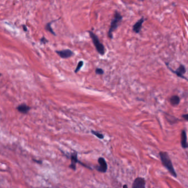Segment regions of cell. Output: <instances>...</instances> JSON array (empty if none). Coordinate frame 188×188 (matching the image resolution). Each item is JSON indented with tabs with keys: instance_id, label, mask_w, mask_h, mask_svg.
Segmentation results:
<instances>
[{
	"instance_id": "cell-9",
	"label": "cell",
	"mask_w": 188,
	"mask_h": 188,
	"mask_svg": "<svg viewBox=\"0 0 188 188\" xmlns=\"http://www.w3.org/2000/svg\"><path fill=\"white\" fill-rule=\"evenodd\" d=\"M144 21H145V18L143 17H142L133 25V30L134 32L136 34H138L141 32V29H142L143 23L144 22Z\"/></svg>"
},
{
	"instance_id": "cell-1",
	"label": "cell",
	"mask_w": 188,
	"mask_h": 188,
	"mask_svg": "<svg viewBox=\"0 0 188 188\" xmlns=\"http://www.w3.org/2000/svg\"><path fill=\"white\" fill-rule=\"evenodd\" d=\"M159 156L163 165L168 170L169 173L172 177H173L174 178H177V174L175 172V169L172 163V160L169 156L168 152L165 151H160L159 152Z\"/></svg>"
},
{
	"instance_id": "cell-20",
	"label": "cell",
	"mask_w": 188,
	"mask_h": 188,
	"mask_svg": "<svg viewBox=\"0 0 188 188\" xmlns=\"http://www.w3.org/2000/svg\"><path fill=\"white\" fill-rule=\"evenodd\" d=\"M34 162H36L37 163H39V164H42V161H38V160H36V159H33Z\"/></svg>"
},
{
	"instance_id": "cell-21",
	"label": "cell",
	"mask_w": 188,
	"mask_h": 188,
	"mask_svg": "<svg viewBox=\"0 0 188 188\" xmlns=\"http://www.w3.org/2000/svg\"><path fill=\"white\" fill-rule=\"evenodd\" d=\"M23 29L24 30V32H27V27L25 25H23Z\"/></svg>"
},
{
	"instance_id": "cell-14",
	"label": "cell",
	"mask_w": 188,
	"mask_h": 188,
	"mask_svg": "<svg viewBox=\"0 0 188 188\" xmlns=\"http://www.w3.org/2000/svg\"><path fill=\"white\" fill-rule=\"evenodd\" d=\"M91 133H92L93 135H94V136H96L97 138L99 139H103L104 138V136L103 134L100 133L99 132H97L96 131L91 130Z\"/></svg>"
},
{
	"instance_id": "cell-12",
	"label": "cell",
	"mask_w": 188,
	"mask_h": 188,
	"mask_svg": "<svg viewBox=\"0 0 188 188\" xmlns=\"http://www.w3.org/2000/svg\"><path fill=\"white\" fill-rule=\"evenodd\" d=\"M165 119L167 120V121L169 123L171 124V125H173L174 124L177 123L179 121H180V119L177 118L176 117L172 116L171 115H169L168 113H165Z\"/></svg>"
},
{
	"instance_id": "cell-2",
	"label": "cell",
	"mask_w": 188,
	"mask_h": 188,
	"mask_svg": "<svg viewBox=\"0 0 188 188\" xmlns=\"http://www.w3.org/2000/svg\"><path fill=\"white\" fill-rule=\"evenodd\" d=\"M122 20H123V16L120 14L119 12H118V11H115L114 18L111 20L110 28L109 29L108 33V36L109 39H112L113 38V33L118 28V27L120 24V22H121Z\"/></svg>"
},
{
	"instance_id": "cell-19",
	"label": "cell",
	"mask_w": 188,
	"mask_h": 188,
	"mask_svg": "<svg viewBox=\"0 0 188 188\" xmlns=\"http://www.w3.org/2000/svg\"><path fill=\"white\" fill-rule=\"evenodd\" d=\"M182 118H183L184 119H185V120L187 121L188 120V114H183V115H182Z\"/></svg>"
},
{
	"instance_id": "cell-17",
	"label": "cell",
	"mask_w": 188,
	"mask_h": 188,
	"mask_svg": "<svg viewBox=\"0 0 188 188\" xmlns=\"http://www.w3.org/2000/svg\"><path fill=\"white\" fill-rule=\"evenodd\" d=\"M95 72L97 75H102L104 74V70L101 68H97L96 69Z\"/></svg>"
},
{
	"instance_id": "cell-8",
	"label": "cell",
	"mask_w": 188,
	"mask_h": 188,
	"mask_svg": "<svg viewBox=\"0 0 188 188\" xmlns=\"http://www.w3.org/2000/svg\"><path fill=\"white\" fill-rule=\"evenodd\" d=\"M57 54L62 58H68L75 55L74 52L70 49H65L61 51H56Z\"/></svg>"
},
{
	"instance_id": "cell-15",
	"label": "cell",
	"mask_w": 188,
	"mask_h": 188,
	"mask_svg": "<svg viewBox=\"0 0 188 188\" xmlns=\"http://www.w3.org/2000/svg\"><path fill=\"white\" fill-rule=\"evenodd\" d=\"M52 23V22H49V23H47L46 25L45 26V29L46 30L48 31L49 32L51 33L53 35L56 36V34H55V32H54V30H52V27H51Z\"/></svg>"
},
{
	"instance_id": "cell-13",
	"label": "cell",
	"mask_w": 188,
	"mask_h": 188,
	"mask_svg": "<svg viewBox=\"0 0 188 188\" xmlns=\"http://www.w3.org/2000/svg\"><path fill=\"white\" fill-rule=\"evenodd\" d=\"M169 102H170V103L172 105V106L175 107V106L178 105L179 103H180V98H179V96H177V95H175V96H173L171 97L170 98Z\"/></svg>"
},
{
	"instance_id": "cell-7",
	"label": "cell",
	"mask_w": 188,
	"mask_h": 188,
	"mask_svg": "<svg viewBox=\"0 0 188 188\" xmlns=\"http://www.w3.org/2000/svg\"><path fill=\"white\" fill-rule=\"evenodd\" d=\"M146 187V180L142 177H137L133 181L132 188H145Z\"/></svg>"
},
{
	"instance_id": "cell-3",
	"label": "cell",
	"mask_w": 188,
	"mask_h": 188,
	"mask_svg": "<svg viewBox=\"0 0 188 188\" xmlns=\"http://www.w3.org/2000/svg\"><path fill=\"white\" fill-rule=\"evenodd\" d=\"M88 32L89 33V36L92 40V42L93 43L96 49L97 52H98V54L102 56L105 55L106 52V49L105 46L103 45V44L101 43L97 36H96L94 33L90 30L88 31Z\"/></svg>"
},
{
	"instance_id": "cell-10",
	"label": "cell",
	"mask_w": 188,
	"mask_h": 188,
	"mask_svg": "<svg viewBox=\"0 0 188 188\" xmlns=\"http://www.w3.org/2000/svg\"><path fill=\"white\" fill-rule=\"evenodd\" d=\"M180 143H181V146H182L183 149H188V143H187V136H186V131L184 130L182 131Z\"/></svg>"
},
{
	"instance_id": "cell-16",
	"label": "cell",
	"mask_w": 188,
	"mask_h": 188,
	"mask_svg": "<svg viewBox=\"0 0 188 188\" xmlns=\"http://www.w3.org/2000/svg\"><path fill=\"white\" fill-rule=\"evenodd\" d=\"M83 64H84V62L83 61H80L78 62L77 66L76 68L75 69V73L77 74L78 72L80 71L81 68L82 67V66H83Z\"/></svg>"
},
{
	"instance_id": "cell-18",
	"label": "cell",
	"mask_w": 188,
	"mask_h": 188,
	"mask_svg": "<svg viewBox=\"0 0 188 188\" xmlns=\"http://www.w3.org/2000/svg\"><path fill=\"white\" fill-rule=\"evenodd\" d=\"M40 42H41L42 44H46L47 42H49L48 40H47V39H46L44 36H43V37H42V38L40 39Z\"/></svg>"
},
{
	"instance_id": "cell-11",
	"label": "cell",
	"mask_w": 188,
	"mask_h": 188,
	"mask_svg": "<svg viewBox=\"0 0 188 188\" xmlns=\"http://www.w3.org/2000/svg\"><path fill=\"white\" fill-rule=\"evenodd\" d=\"M30 109H31L30 107L26 104H20L17 107V109L19 112L24 114L28 113L29 110H30Z\"/></svg>"
},
{
	"instance_id": "cell-6",
	"label": "cell",
	"mask_w": 188,
	"mask_h": 188,
	"mask_svg": "<svg viewBox=\"0 0 188 188\" xmlns=\"http://www.w3.org/2000/svg\"><path fill=\"white\" fill-rule=\"evenodd\" d=\"M99 165L96 167L98 172L101 173H106L108 169V165L105 159L103 157H99L98 159Z\"/></svg>"
},
{
	"instance_id": "cell-4",
	"label": "cell",
	"mask_w": 188,
	"mask_h": 188,
	"mask_svg": "<svg viewBox=\"0 0 188 188\" xmlns=\"http://www.w3.org/2000/svg\"><path fill=\"white\" fill-rule=\"evenodd\" d=\"M70 159H71V164L69 165L68 167H69L70 168L72 169L74 171H76V164L78 163L79 164L83 165V167L87 168L92 169L91 167H89L88 165L84 164L82 162H81V161H80L78 160V158H77V153L76 152L72 153L71 154V156H70Z\"/></svg>"
},
{
	"instance_id": "cell-23",
	"label": "cell",
	"mask_w": 188,
	"mask_h": 188,
	"mask_svg": "<svg viewBox=\"0 0 188 188\" xmlns=\"http://www.w3.org/2000/svg\"><path fill=\"white\" fill-rule=\"evenodd\" d=\"M1 76H2V74H0V77H1Z\"/></svg>"
},
{
	"instance_id": "cell-5",
	"label": "cell",
	"mask_w": 188,
	"mask_h": 188,
	"mask_svg": "<svg viewBox=\"0 0 188 188\" xmlns=\"http://www.w3.org/2000/svg\"><path fill=\"white\" fill-rule=\"evenodd\" d=\"M165 64L167 66V67H168V68L169 69V70L171 71L173 73H174V74L177 75L178 77H180V78H183V79H185L186 81H188L187 78L184 76V75L185 74V73H186V68H185L184 65H182V64L180 65V66L178 67V68H177L175 71H174L172 68H171V67L169 66L168 64H166V63H165Z\"/></svg>"
},
{
	"instance_id": "cell-22",
	"label": "cell",
	"mask_w": 188,
	"mask_h": 188,
	"mask_svg": "<svg viewBox=\"0 0 188 188\" xmlns=\"http://www.w3.org/2000/svg\"><path fill=\"white\" fill-rule=\"evenodd\" d=\"M123 187L124 188H127V187H128V186H127V185H123Z\"/></svg>"
}]
</instances>
